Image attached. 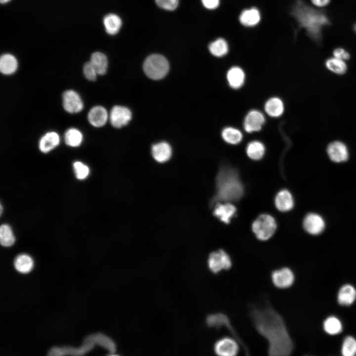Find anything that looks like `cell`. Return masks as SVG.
<instances>
[{
  "label": "cell",
  "instance_id": "2e32d148",
  "mask_svg": "<svg viewBox=\"0 0 356 356\" xmlns=\"http://www.w3.org/2000/svg\"><path fill=\"white\" fill-rule=\"evenodd\" d=\"M265 121L264 115L259 111L253 110L248 112L244 122V128L248 133L260 131Z\"/></svg>",
  "mask_w": 356,
  "mask_h": 356
},
{
  "label": "cell",
  "instance_id": "d590c367",
  "mask_svg": "<svg viewBox=\"0 0 356 356\" xmlns=\"http://www.w3.org/2000/svg\"><path fill=\"white\" fill-rule=\"evenodd\" d=\"M341 353L344 356L356 355V340L351 336L347 337L343 343Z\"/></svg>",
  "mask_w": 356,
  "mask_h": 356
},
{
  "label": "cell",
  "instance_id": "4fadbf2b",
  "mask_svg": "<svg viewBox=\"0 0 356 356\" xmlns=\"http://www.w3.org/2000/svg\"><path fill=\"white\" fill-rule=\"evenodd\" d=\"M132 112L129 108L117 105L112 108L109 119L114 127L120 128L128 124L132 119Z\"/></svg>",
  "mask_w": 356,
  "mask_h": 356
},
{
  "label": "cell",
  "instance_id": "d4e9b609",
  "mask_svg": "<svg viewBox=\"0 0 356 356\" xmlns=\"http://www.w3.org/2000/svg\"><path fill=\"white\" fill-rule=\"evenodd\" d=\"M208 49L213 56L222 57L228 52L229 45L225 39L218 38L209 44Z\"/></svg>",
  "mask_w": 356,
  "mask_h": 356
},
{
  "label": "cell",
  "instance_id": "44dd1931",
  "mask_svg": "<svg viewBox=\"0 0 356 356\" xmlns=\"http://www.w3.org/2000/svg\"><path fill=\"white\" fill-rule=\"evenodd\" d=\"M275 204L278 210L286 212L292 209L294 200L291 193L286 189L280 191L276 195Z\"/></svg>",
  "mask_w": 356,
  "mask_h": 356
},
{
  "label": "cell",
  "instance_id": "836d02e7",
  "mask_svg": "<svg viewBox=\"0 0 356 356\" xmlns=\"http://www.w3.org/2000/svg\"><path fill=\"white\" fill-rule=\"evenodd\" d=\"M323 328L325 331L330 335L337 334L342 330L341 321L334 316H330L325 320Z\"/></svg>",
  "mask_w": 356,
  "mask_h": 356
},
{
  "label": "cell",
  "instance_id": "f546056e",
  "mask_svg": "<svg viewBox=\"0 0 356 356\" xmlns=\"http://www.w3.org/2000/svg\"><path fill=\"white\" fill-rule=\"evenodd\" d=\"M33 262L31 258L26 254L17 256L14 262L15 269L21 273H28L33 267Z\"/></svg>",
  "mask_w": 356,
  "mask_h": 356
},
{
  "label": "cell",
  "instance_id": "d6a6232c",
  "mask_svg": "<svg viewBox=\"0 0 356 356\" xmlns=\"http://www.w3.org/2000/svg\"><path fill=\"white\" fill-rule=\"evenodd\" d=\"M222 136L225 141L232 144L239 143L242 139L241 132L232 127L224 128L222 131Z\"/></svg>",
  "mask_w": 356,
  "mask_h": 356
},
{
  "label": "cell",
  "instance_id": "74e56055",
  "mask_svg": "<svg viewBox=\"0 0 356 356\" xmlns=\"http://www.w3.org/2000/svg\"><path fill=\"white\" fill-rule=\"evenodd\" d=\"M83 72L86 79L91 81H95L98 75L95 69L90 61L85 63L84 64Z\"/></svg>",
  "mask_w": 356,
  "mask_h": 356
},
{
  "label": "cell",
  "instance_id": "484cf974",
  "mask_svg": "<svg viewBox=\"0 0 356 356\" xmlns=\"http://www.w3.org/2000/svg\"><path fill=\"white\" fill-rule=\"evenodd\" d=\"M103 24L107 33L114 35L119 31L122 26V20L117 15L110 13L104 17Z\"/></svg>",
  "mask_w": 356,
  "mask_h": 356
},
{
  "label": "cell",
  "instance_id": "9a60e30c",
  "mask_svg": "<svg viewBox=\"0 0 356 356\" xmlns=\"http://www.w3.org/2000/svg\"><path fill=\"white\" fill-rule=\"evenodd\" d=\"M240 23L246 27H254L261 22L262 15L259 9L251 7L243 10L239 15Z\"/></svg>",
  "mask_w": 356,
  "mask_h": 356
},
{
  "label": "cell",
  "instance_id": "8fae6325",
  "mask_svg": "<svg viewBox=\"0 0 356 356\" xmlns=\"http://www.w3.org/2000/svg\"><path fill=\"white\" fill-rule=\"evenodd\" d=\"M62 103L64 110L69 113H79L84 108L83 102L80 95L72 89L67 90L63 92Z\"/></svg>",
  "mask_w": 356,
  "mask_h": 356
},
{
  "label": "cell",
  "instance_id": "6da1fadb",
  "mask_svg": "<svg viewBox=\"0 0 356 356\" xmlns=\"http://www.w3.org/2000/svg\"><path fill=\"white\" fill-rule=\"evenodd\" d=\"M250 317L257 332L268 342V355L287 356L293 350L292 340L282 316L269 304L253 307Z\"/></svg>",
  "mask_w": 356,
  "mask_h": 356
},
{
  "label": "cell",
  "instance_id": "1f68e13d",
  "mask_svg": "<svg viewBox=\"0 0 356 356\" xmlns=\"http://www.w3.org/2000/svg\"><path fill=\"white\" fill-rule=\"evenodd\" d=\"M265 148L264 144L258 141H253L250 142L246 148L247 155L252 159L258 160L261 159L264 156Z\"/></svg>",
  "mask_w": 356,
  "mask_h": 356
},
{
  "label": "cell",
  "instance_id": "7c38bea8",
  "mask_svg": "<svg viewBox=\"0 0 356 356\" xmlns=\"http://www.w3.org/2000/svg\"><path fill=\"white\" fill-rule=\"evenodd\" d=\"M326 151L330 159L334 162H343L347 161L349 158L347 146L340 140L330 142L327 147Z\"/></svg>",
  "mask_w": 356,
  "mask_h": 356
},
{
  "label": "cell",
  "instance_id": "ab89813d",
  "mask_svg": "<svg viewBox=\"0 0 356 356\" xmlns=\"http://www.w3.org/2000/svg\"><path fill=\"white\" fill-rule=\"evenodd\" d=\"M333 56L343 60H347L350 58V54L348 51L342 47H337L333 52Z\"/></svg>",
  "mask_w": 356,
  "mask_h": 356
},
{
  "label": "cell",
  "instance_id": "d6986e66",
  "mask_svg": "<svg viewBox=\"0 0 356 356\" xmlns=\"http://www.w3.org/2000/svg\"><path fill=\"white\" fill-rule=\"evenodd\" d=\"M60 142V137L55 132H49L44 135L40 139L39 147L43 153H47L56 147Z\"/></svg>",
  "mask_w": 356,
  "mask_h": 356
},
{
  "label": "cell",
  "instance_id": "603a6c76",
  "mask_svg": "<svg viewBox=\"0 0 356 356\" xmlns=\"http://www.w3.org/2000/svg\"><path fill=\"white\" fill-rule=\"evenodd\" d=\"M227 80L231 88L235 89H238L242 86L244 82V72L239 67H232L227 73Z\"/></svg>",
  "mask_w": 356,
  "mask_h": 356
},
{
  "label": "cell",
  "instance_id": "9c48e42d",
  "mask_svg": "<svg viewBox=\"0 0 356 356\" xmlns=\"http://www.w3.org/2000/svg\"><path fill=\"white\" fill-rule=\"evenodd\" d=\"M239 342L233 336H224L215 342L213 349L219 356H235L239 352Z\"/></svg>",
  "mask_w": 356,
  "mask_h": 356
},
{
  "label": "cell",
  "instance_id": "b9f144b4",
  "mask_svg": "<svg viewBox=\"0 0 356 356\" xmlns=\"http://www.w3.org/2000/svg\"><path fill=\"white\" fill-rule=\"evenodd\" d=\"M311 1L314 6L320 8L327 5L330 0H311Z\"/></svg>",
  "mask_w": 356,
  "mask_h": 356
},
{
  "label": "cell",
  "instance_id": "5bb4252c",
  "mask_svg": "<svg viewBox=\"0 0 356 356\" xmlns=\"http://www.w3.org/2000/svg\"><path fill=\"white\" fill-rule=\"evenodd\" d=\"M325 226V222L322 217L315 213L308 214L303 221V227L305 230L312 235L321 233L323 231Z\"/></svg>",
  "mask_w": 356,
  "mask_h": 356
},
{
  "label": "cell",
  "instance_id": "ffe728a7",
  "mask_svg": "<svg viewBox=\"0 0 356 356\" xmlns=\"http://www.w3.org/2000/svg\"><path fill=\"white\" fill-rule=\"evenodd\" d=\"M236 211V209L234 205L226 202L224 204H218L215 208L214 215L222 222L228 223Z\"/></svg>",
  "mask_w": 356,
  "mask_h": 356
},
{
  "label": "cell",
  "instance_id": "cb8c5ba5",
  "mask_svg": "<svg viewBox=\"0 0 356 356\" xmlns=\"http://www.w3.org/2000/svg\"><path fill=\"white\" fill-rule=\"evenodd\" d=\"M356 299V290L350 284L343 285L339 290L337 299L341 305L349 306L352 304Z\"/></svg>",
  "mask_w": 356,
  "mask_h": 356
},
{
  "label": "cell",
  "instance_id": "30bf717a",
  "mask_svg": "<svg viewBox=\"0 0 356 356\" xmlns=\"http://www.w3.org/2000/svg\"><path fill=\"white\" fill-rule=\"evenodd\" d=\"M270 278L273 285L280 289L289 288L293 285L295 280L293 272L287 267L273 270L271 273Z\"/></svg>",
  "mask_w": 356,
  "mask_h": 356
},
{
  "label": "cell",
  "instance_id": "f35d334b",
  "mask_svg": "<svg viewBox=\"0 0 356 356\" xmlns=\"http://www.w3.org/2000/svg\"><path fill=\"white\" fill-rule=\"evenodd\" d=\"M155 2L160 7L167 10H175L178 4V0H155Z\"/></svg>",
  "mask_w": 356,
  "mask_h": 356
},
{
  "label": "cell",
  "instance_id": "277c9868",
  "mask_svg": "<svg viewBox=\"0 0 356 356\" xmlns=\"http://www.w3.org/2000/svg\"><path fill=\"white\" fill-rule=\"evenodd\" d=\"M95 344L104 347L111 353L115 352L116 345L114 341L104 334L97 333L87 336L84 340V345L80 349L54 348L49 352L48 355H82L91 349Z\"/></svg>",
  "mask_w": 356,
  "mask_h": 356
},
{
  "label": "cell",
  "instance_id": "e575fe53",
  "mask_svg": "<svg viewBox=\"0 0 356 356\" xmlns=\"http://www.w3.org/2000/svg\"><path fill=\"white\" fill-rule=\"evenodd\" d=\"M15 242V237L12 229L8 224H2L0 228V242L2 246L8 247Z\"/></svg>",
  "mask_w": 356,
  "mask_h": 356
},
{
  "label": "cell",
  "instance_id": "7bdbcfd3",
  "mask_svg": "<svg viewBox=\"0 0 356 356\" xmlns=\"http://www.w3.org/2000/svg\"><path fill=\"white\" fill-rule=\"evenodd\" d=\"M11 0H0V3L2 4H4L8 2Z\"/></svg>",
  "mask_w": 356,
  "mask_h": 356
},
{
  "label": "cell",
  "instance_id": "52a82bcc",
  "mask_svg": "<svg viewBox=\"0 0 356 356\" xmlns=\"http://www.w3.org/2000/svg\"><path fill=\"white\" fill-rule=\"evenodd\" d=\"M206 323L208 327L215 328L217 330L222 327L225 328L230 332L232 336L239 342L244 350L248 352L246 346L237 335L231 323L229 318L226 314L221 312L210 314L206 317Z\"/></svg>",
  "mask_w": 356,
  "mask_h": 356
},
{
  "label": "cell",
  "instance_id": "8992f818",
  "mask_svg": "<svg viewBox=\"0 0 356 356\" xmlns=\"http://www.w3.org/2000/svg\"><path fill=\"white\" fill-rule=\"evenodd\" d=\"M276 228L274 219L269 215L262 214L253 222L252 229L256 236L260 240L269 239L274 234Z\"/></svg>",
  "mask_w": 356,
  "mask_h": 356
},
{
  "label": "cell",
  "instance_id": "4dcf8cb0",
  "mask_svg": "<svg viewBox=\"0 0 356 356\" xmlns=\"http://www.w3.org/2000/svg\"><path fill=\"white\" fill-rule=\"evenodd\" d=\"M83 139L82 133L76 128H70L65 133V142L69 146L77 147L80 146L83 141Z\"/></svg>",
  "mask_w": 356,
  "mask_h": 356
},
{
  "label": "cell",
  "instance_id": "e0dca14e",
  "mask_svg": "<svg viewBox=\"0 0 356 356\" xmlns=\"http://www.w3.org/2000/svg\"><path fill=\"white\" fill-rule=\"evenodd\" d=\"M151 154L156 161L163 163L166 162L171 158L172 150L169 143L166 142H160L152 146Z\"/></svg>",
  "mask_w": 356,
  "mask_h": 356
},
{
  "label": "cell",
  "instance_id": "7a4b0ae2",
  "mask_svg": "<svg viewBox=\"0 0 356 356\" xmlns=\"http://www.w3.org/2000/svg\"><path fill=\"white\" fill-rule=\"evenodd\" d=\"M291 14L298 28L305 29L308 36L316 43H321L323 28L330 24L324 11L312 7L303 0H296Z\"/></svg>",
  "mask_w": 356,
  "mask_h": 356
},
{
  "label": "cell",
  "instance_id": "ee69618b",
  "mask_svg": "<svg viewBox=\"0 0 356 356\" xmlns=\"http://www.w3.org/2000/svg\"><path fill=\"white\" fill-rule=\"evenodd\" d=\"M354 29L355 32L356 33V24H355V25H354Z\"/></svg>",
  "mask_w": 356,
  "mask_h": 356
},
{
  "label": "cell",
  "instance_id": "ba28073f",
  "mask_svg": "<svg viewBox=\"0 0 356 356\" xmlns=\"http://www.w3.org/2000/svg\"><path fill=\"white\" fill-rule=\"evenodd\" d=\"M209 270L214 274L230 269L232 262L230 256L224 250L219 249L211 253L207 261Z\"/></svg>",
  "mask_w": 356,
  "mask_h": 356
},
{
  "label": "cell",
  "instance_id": "8d00e7d4",
  "mask_svg": "<svg viewBox=\"0 0 356 356\" xmlns=\"http://www.w3.org/2000/svg\"><path fill=\"white\" fill-rule=\"evenodd\" d=\"M76 176L79 179L86 178L89 174V167L80 161H76L73 164Z\"/></svg>",
  "mask_w": 356,
  "mask_h": 356
},
{
  "label": "cell",
  "instance_id": "f1b7e54d",
  "mask_svg": "<svg viewBox=\"0 0 356 356\" xmlns=\"http://www.w3.org/2000/svg\"><path fill=\"white\" fill-rule=\"evenodd\" d=\"M327 69L337 75H343L347 71V65L345 61L334 56L328 58L325 62Z\"/></svg>",
  "mask_w": 356,
  "mask_h": 356
},
{
  "label": "cell",
  "instance_id": "4316f807",
  "mask_svg": "<svg viewBox=\"0 0 356 356\" xmlns=\"http://www.w3.org/2000/svg\"><path fill=\"white\" fill-rule=\"evenodd\" d=\"M90 62L95 69L98 75H103L106 73L108 59L104 53L99 51L93 52L90 56Z\"/></svg>",
  "mask_w": 356,
  "mask_h": 356
},
{
  "label": "cell",
  "instance_id": "3957f363",
  "mask_svg": "<svg viewBox=\"0 0 356 356\" xmlns=\"http://www.w3.org/2000/svg\"><path fill=\"white\" fill-rule=\"evenodd\" d=\"M218 200L226 202L239 199L243 194V187L237 173L228 168L222 169L217 178Z\"/></svg>",
  "mask_w": 356,
  "mask_h": 356
},
{
  "label": "cell",
  "instance_id": "7402d4cb",
  "mask_svg": "<svg viewBox=\"0 0 356 356\" xmlns=\"http://www.w3.org/2000/svg\"><path fill=\"white\" fill-rule=\"evenodd\" d=\"M18 61L16 57L9 53L2 55L0 59V70L4 75H11L16 71Z\"/></svg>",
  "mask_w": 356,
  "mask_h": 356
},
{
  "label": "cell",
  "instance_id": "ac0fdd59",
  "mask_svg": "<svg viewBox=\"0 0 356 356\" xmlns=\"http://www.w3.org/2000/svg\"><path fill=\"white\" fill-rule=\"evenodd\" d=\"M108 118V115L106 109L101 106L93 107L88 115L89 123L95 127L103 126L107 122Z\"/></svg>",
  "mask_w": 356,
  "mask_h": 356
},
{
  "label": "cell",
  "instance_id": "83f0119b",
  "mask_svg": "<svg viewBox=\"0 0 356 356\" xmlns=\"http://www.w3.org/2000/svg\"><path fill=\"white\" fill-rule=\"evenodd\" d=\"M265 109L269 116L272 117H279L284 111L283 103L279 98H271L266 102Z\"/></svg>",
  "mask_w": 356,
  "mask_h": 356
},
{
  "label": "cell",
  "instance_id": "5b68a950",
  "mask_svg": "<svg viewBox=\"0 0 356 356\" xmlns=\"http://www.w3.org/2000/svg\"><path fill=\"white\" fill-rule=\"evenodd\" d=\"M143 70L149 78L160 80L166 76L169 72V64L163 55L152 54L145 59L143 64Z\"/></svg>",
  "mask_w": 356,
  "mask_h": 356
},
{
  "label": "cell",
  "instance_id": "60d3db41",
  "mask_svg": "<svg viewBox=\"0 0 356 356\" xmlns=\"http://www.w3.org/2000/svg\"><path fill=\"white\" fill-rule=\"evenodd\" d=\"M203 6L209 10H215L220 5V0H201Z\"/></svg>",
  "mask_w": 356,
  "mask_h": 356
}]
</instances>
